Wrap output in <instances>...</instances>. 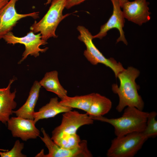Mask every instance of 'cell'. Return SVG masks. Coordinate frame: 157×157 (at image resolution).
<instances>
[{
  "instance_id": "6da1fadb",
  "label": "cell",
  "mask_w": 157,
  "mask_h": 157,
  "mask_svg": "<svg viewBox=\"0 0 157 157\" xmlns=\"http://www.w3.org/2000/svg\"><path fill=\"white\" fill-rule=\"evenodd\" d=\"M140 74L138 69L129 67L124 69L117 76L120 82L119 86L117 84L112 85L113 91L117 94L119 97V103L116 107L118 112H122L127 106H133L143 110L144 102L138 92L140 86L135 82Z\"/></svg>"
},
{
  "instance_id": "7a4b0ae2",
  "label": "cell",
  "mask_w": 157,
  "mask_h": 157,
  "mask_svg": "<svg viewBox=\"0 0 157 157\" xmlns=\"http://www.w3.org/2000/svg\"><path fill=\"white\" fill-rule=\"evenodd\" d=\"M148 113L134 107L127 106L122 116L117 118L89 116L94 120L111 124L114 128L115 135L119 137L133 132H142L146 127Z\"/></svg>"
},
{
  "instance_id": "3957f363",
  "label": "cell",
  "mask_w": 157,
  "mask_h": 157,
  "mask_svg": "<svg viewBox=\"0 0 157 157\" xmlns=\"http://www.w3.org/2000/svg\"><path fill=\"white\" fill-rule=\"evenodd\" d=\"M67 0H52L47 13L39 22L35 21L30 27L35 33H40L42 39L47 41L52 37L56 38L55 31L60 23L71 13L63 15Z\"/></svg>"
},
{
  "instance_id": "277c9868",
  "label": "cell",
  "mask_w": 157,
  "mask_h": 157,
  "mask_svg": "<svg viewBox=\"0 0 157 157\" xmlns=\"http://www.w3.org/2000/svg\"><path fill=\"white\" fill-rule=\"evenodd\" d=\"M142 132H135L112 140L108 150V157H133L142 148L148 139Z\"/></svg>"
},
{
  "instance_id": "5b68a950",
  "label": "cell",
  "mask_w": 157,
  "mask_h": 157,
  "mask_svg": "<svg viewBox=\"0 0 157 157\" xmlns=\"http://www.w3.org/2000/svg\"><path fill=\"white\" fill-rule=\"evenodd\" d=\"M77 29L80 33L78 39L86 46L84 55L87 60L93 65L100 63L110 68L117 78L119 74L124 69L121 63L117 62L113 58H106L94 45L92 41L93 35L84 26H78Z\"/></svg>"
},
{
  "instance_id": "8992f818",
  "label": "cell",
  "mask_w": 157,
  "mask_h": 157,
  "mask_svg": "<svg viewBox=\"0 0 157 157\" xmlns=\"http://www.w3.org/2000/svg\"><path fill=\"white\" fill-rule=\"evenodd\" d=\"M42 137L40 138L48 150V154H45L44 149L37 154L36 157H92L93 155L89 150L87 141L81 140L79 146L72 149H67L61 148L56 144L47 133L43 128L41 129Z\"/></svg>"
},
{
  "instance_id": "52a82bcc",
  "label": "cell",
  "mask_w": 157,
  "mask_h": 157,
  "mask_svg": "<svg viewBox=\"0 0 157 157\" xmlns=\"http://www.w3.org/2000/svg\"><path fill=\"white\" fill-rule=\"evenodd\" d=\"M3 39L7 44L14 45L19 43L24 45L25 50L22 54V59L19 62V64L26 59L28 55L37 57L39 55L40 52H45L48 49V47L44 49L40 48V46L45 45L47 42L42 39L40 33L35 34L31 30L26 35L20 37L15 36L10 31L5 35Z\"/></svg>"
},
{
  "instance_id": "ba28073f",
  "label": "cell",
  "mask_w": 157,
  "mask_h": 157,
  "mask_svg": "<svg viewBox=\"0 0 157 157\" xmlns=\"http://www.w3.org/2000/svg\"><path fill=\"white\" fill-rule=\"evenodd\" d=\"M63 113L60 124L52 131L51 137L62 133H76L81 126L92 124L94 122V120L86 113L81 114L72 110Z\"/></svg>"
},
{
  "instance_id": "9c48e42d",
  "label": "cell",
  "mask_w": 157,
  "mask_h": 157,
  "mask_svg": "<svg viewBox=\"0 0 157 157\" xmlns=\"http://www.w3.org/2000/svg\"><path fill=\"white\" fill-rule=\"evenodd\" d=\"M18 0H10L0 10V40L11 31L18 21L27 17L34 19L39 17V12L21 14L18 13L15 9V4Z\"/></svg>"
},
{
  "instance_id": "30bf717a",
  "label": "cell",
  "mask_w": 157,
  "mask_h": 157,
  "mask_svg": "<svg viewBox=\"0 0 157 157\" xmlns=\"http://www.w3.org/2000/svg\"><path fill=\"white\" fill-rule=\"evenodd\" d=\"M8 129L13 136L26 141L39 137L40 131L35 126L33 119L19 117H12L7 122Z\"/></svg>"
},
{
  "instance_id": "8fae6325",
  "label": "cell",
  "mask_w": 157,
  "mask_h": 157,
  "mask_svg": "<svg viewBox=\"0 0 157 157\" xmlns=\"http://www.w3.org/2000/svg\"><path fill=\"white\" fill-rule=\"evenodd\" d=\"M112 2L113 10V13L108 21L102 25L99 32L96 35L93 36V38L102 39L106 36L108 32L113 28L119 31L120 35L117 40V43L122 41L126 45L128 42L125 37L123 30L125 22L124 17L118 0H110Z\"/></svg>"
},
{
  "instance_id": "7c38bea8",
  "label": "cell",
  "mask_w": 157,
  "mask_h": 157,
  "mask_svg": "<svg viewBox=\"0 0 157 157\" xmlns=\"http://www.w3.org/2000/svg\"><path fill=\"white\" fill-rule=\"evenodd\" d=\"M149 4L147 0L127 1L122 8L124 18L139 26L149 21L151 19Z\"/></svg>"
},
{
  "instance_id": "4fadbf2b",
  "label": "cell",
  "mask_w": 157,
  "mask_h": 157,
  "mask_svg": "<svg viewBox=\"0 0 157 157\" xmlns=\"http://www.w3.org/2000/svg\"><path fill=\"white\" fill-rule=\"evenodd\" d=\"M15 79L14 78L10 79L6 88H0V121L6 124L17 105L14 100L16 90H15L13 92L10 90L11 84Z\"/></svg>"
},
{
  "instance_id": "5bb4252c",
  "label": "cell",
  "mask_w": 157,
  "mask_h": 157,
  "mask_svg": "<svg viewBox=\"0 0 157 157\" xmlns=\"http://www.w3.org/2000/svg\"><path fill=\"white\" fill-rule=\"evenodd\" d=\"M41 86L38 81H35L29 93L25 103L18 109L13 111V113L17 117L33 119L34 109L38 100Z\"/></svg>"
},
{
  "instance_id": "9a60e30c",
  "label": "cell",
  "mask_w": 157,
  "mask_h": 157,
  "mask_svg": "<svg viewBox=\"0 0 157 157\" xmlns=\"http://www.w3.org/2000/svg\"><path fill=\"white\" fill-rule=\"evenodd\" d=\"M72 108L63 106L59 103L57 97L51 98L48 103L41 108L33 114V120L35 124L40 119L55 117L57 115L72 110Z\"/></svg>"
},
{
  "instance_id": "2e32d148",
  "label": "cell",
  "mask_w": 157,
  "mask_h": 157,
  "mask_svg": "<svg viewBox=\"0 0 157 157\" xmlns=\"http://www.w3.org/2000/svg\"><path fill=\"white\" fill-rule=\"evenodd\" d=\"M39 83L47 91L55 94L61 99L67 96V91L60 84L56 70L47 72Z\"/></svg>"
},
{
  "instance_id": "e0dca14e",
  "label": "cell",
  "mask_w": 157,
  "mask_h": 157,
  "mask_svg": "<svg viewBox=\"0 0 157 157\" xmlns=\"http://www.w3.org/2000/svg\"><path fill=\"white\" fill-rule=\"evenodd\" d=\"M112 106V103L109 99L94 93L89 109L86 113L90 116H103L110 111Z\"/></svg>"
},
{
  "instance_id": "ac0fdd59",
  "label": "cell",
  "mask_w": 157,
  "mask_h": 157,
  "mask_svg": "<svg viewBox=\"0 0 157 157\" xmlns=\"http://www.w3.org/2000/svg\"><path fill=\"white\" fill-rule=\"evenodd\" d=\"M94 93L87 95L70 97H65L59 103L61 105L72 108L81 110L87 113L91 106Z\"/></svg>"
},
{
  "instance_id": "d6986e66",
  "label": "cell",
  "mask_w": 157,
  "mask_h": 157,
  "mask_svg": "<svg viewBox=\"0 0 157 157\" xmlns=\"http://www.w3.org/2000/svg\"><path fill=\"white\" fill-rule=\"evenodd\" d=\"M51 138L59 147L67 149H72L78 147L81 140L76 133L72 134L62 133L51 137Z\"/></svg>"
},
{
  "instance_id": "ffe728a7",
  "label": "cell",
  "mask_w": 157,
  "mask_h": 157,
  "mask_svg": "<svg viewBox=\"0 0 157 157\" xmlns=\"http://www.w3.org/2000/svg\"><path fill=\"white\" fill-rule=\"evenodd\" d=\"M157 113L155 111L149 113L145 128L142 132L147 138H154L157 135Z\"/></svg>"
},
{
  "instance_id": "44dd1931",
  "label": "cell",
  "mask_w": 157,
  "mask_h": 157,
  "mask_svg": "<svg viewBox=\"0 0 157 157\" xmlns=\"http://www.w3.org/2000/svg\"><path fill=\"white\" fill-rule=\"evenodd\" d=\"M24 146L23 143L21 142L19 140H17L10 151L5 152H0V155L1 157H26L27 156L22 152Z\"/></svg>"
},
{
  "instance_id": "7402d4cb",
  "label": "cell",
  "mask_w": 157,
  "mask_h": 157,
  "mask_svg": "<svg viewBox=\"0 0 157 157\" xmlns=\"http://www.w3.org/2000/svg\"><path fill=\"white\" fill-rule=\"evenodd\" d=\"M86 0H67L65 8L69 9L72 7L78 5Z\"/></svg>"
},
{
  "instance_id": "603a6c76",
  "label": "cell",
  "mask_w": 157,
  "mask_h": 157,
  "mask_svg": "<svg viewBox=\"0 0 157 157\" xmlns=\"http://www.w3.org/2000/svg\"><path fill=\"white\" fill-rule=\"evenodd\" d=\"M9 0H0V10L6 5Z\"/></svg>"
},
{
  "instance_id": "cb8c5ba5",
  "label": "cell",
  "mask_w": 157,
  "mask_h": 157,
  "mask_svg": "<svg viewBox=\"0 0 157 157\" xmlns=\"http://www.w3.org/2000/svg\"><path fill=\"white\" fill-rule=\"evenodd\" d=\"M120 5L122 8L124 3L128 1V0H118Z\"/></svg>"
},
{
  "instance_id": "d4e9b609",
  "label": "cell",
  "mask_w": 157,
  "mask_h": 157,
  "mask_svg": "<svg viewBox=\"0 0 157 157\" xmlns=\"http://www.w3.org/2000/svg\"><path fill=\"white\" fill-rule=\"evenodd\" d=\"M52 1V0H47V2L45 3V4L46 5L49 4L51 3Z\"/></svg>"
}]
</instances>
